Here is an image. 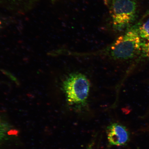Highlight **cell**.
Masks as SVG:
<instances>
[{"label": "cell", "mask_w": 149, "mask_h": 149, "mask_svg": "<svg viewBox=\"0 0 149 149\" xmlns=\"http://www.w3.org/2000/svg\"><path fill=\"white\" fill-rule=\"evenodd\" d=\"M2 23L1 20H0V29L1 27Z\"/></svg>", "instance_id": "cell-11"}, {"label": "cell", "mask_w": 149, "mask_h": 149, "mask_svg": "<svg viewBox=\"0 0 149 149\" xmlns=\"http://www.w3.org/2000/svg\"><path fill=\"white\" fill-rule=\"evenodd\" d=\"M62 87L70 107L79 111L86 109L90 85L85 75L77 72L70 74L63 81Z\"/></svg>", "instance_id": "cell-1"}, {"label": "cell", "mask_w": 149, "mask_h": 149, "mask_svg": "<svg viewBox=\"0 0 149 149\" xmlns=\"http://www.w3.org/2000/svg\"><path fill=\"white\" fill-rule=\"evenodd\" d=\"M141 55L144 57H149V38L142 42Z\"/></svg>", "instance_id": "cell-6"}, {"label": "cell", "mask_w": 149, "mask_h": 149, "mask_svg": "<svg viewBox=\"0 0 149 149\" xmlns=\"http://www.w3.org/2000/svg\"><path fill=\"white\" fill-rule=\"evenodd\" d=\"M107 133L108 141L111 145L125 146L129 141L130 134L127 128L119 123H112L108 126Z\"/></svg>", "instance_id": "cell-4"}, {"label": "cell", "mask_w": 149, "mask_h": 149, "mask_svg": "<svg viewBox=\"0 0 149 149\" xmlns=\"http://www.w3.org/2000/svg\"><path fill=\"white\" fill-rule=\"evenodd\" d=\"M106 5L109 6L110 4L111 0H103Z\"/></svg>", "instance_id": "cell-10"}, {"label": "cell", "mask_w": 149, "mask_h": 149, "mask_svg": "<svg viewBox=\"0 0 149 149\" xmlns=\"http://www.w3.org/2000/svg\"><path fill=\"white\" fill-rule=\"evenodd\" d=\"M138 32L141 38L148 40L149 38V18L138 28Z\"/></svg>", "instance_id": "cell-5"}, {"label": "cell", "mask_w": 149, "mask_h": 149, "mask_svg": "<svg viewBox=\"0 0 149 149\" xmlns=\"http://www.w3.org/2000/svg\"><path fill=\"white\" fill-rule=\"evenodd\" d=\"M7 130L8 129L6 125L0 118V141L5 137L6 135Z\"/></svg>", "instance_id": "cell-7"}, {"label": "cell", "mask_w": 149, "mask_h": 149, "mask_svg": "<svg viewBox=\"0 0 149 149\" xmlns=\"http://www.w3.org/2000/svg\"><path fill=\"white\" fill-rule=\"evenodd\" d=\"M94 141H92V142L90 143V144L87 147V148L86 149H92L93 146H94Z\"/></svg>", "instance_id": "cell-9"}, {"label": "cell", "mask_w": 149, "mask_h": 149, "mask_svg": "<svg viewBox=\"0 0 149 149\" xmlns=\"http://www.w3.org/2000/svg\"><path fill=\"white\" fill-rule=\"evenodd\" d=\"M110 5L113 29L122 31L134 20L136 3L134 0H111Z\"/></svg>", "instance_id": "cell-3"}, {"label": "cell", "mask_w": 149, "mask_h": 149, "mask_svg": "<svg viewBox=\"0 0 149 149\" xmlns=\"http://www.w3.org/2000/svg\"><path fill=\"white\" fill-rule=\"evenodd\" d=\"M9 1H10L12 3H21L22 2L25 1L26 0H8Z\"/></svg>", "instance_id": "cell-8"}, {"label": "cell", "mask_w": 149, "mask_h": 149, "mask_svg": "<svg viewBox=\"0 0 149 149\" xmlns=\"http://www.w3.org/2000/svg\"><path fill=\"white\" fill-rule=\"evenodd\" d=\"M142 45L138 28L134 26L119 37L107 49V53L115 60H128L141 53Z\"/></svg>", "instance_id": "cell-2"}]
</instances>
